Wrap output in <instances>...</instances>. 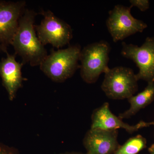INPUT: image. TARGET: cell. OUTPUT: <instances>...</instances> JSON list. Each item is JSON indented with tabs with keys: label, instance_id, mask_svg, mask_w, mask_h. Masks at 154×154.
<instances>
[{
	"label": "cell",
	"instance_id": "1",
	"mask_svg": "<svg viewBox=\"0 0 154 154\" xmlns=\"http://www.w3.org/2000/svg\"><path fill=\"white\" fill-rule=\"evenodd\" d=\"M34 11L25 9L19 19V26L12 45L15 54L22 57V63H28L32 66H40L47 57L46 49L36 35Z\"/></svg>",
	"mask_w": 154,
	"mask_h": 154
},
{
	"label": "cell",
	"instance_id": "2",
	"mask_svg": "<svg viewBox=\"0 0 154 154\" xmlns=\"http://www.w3.org/2000/svg\"><path fill=\"white\" fill-rule=\"evenodd\" d=\"M81 48L80 45L69 46L64 49L52 50L41 64L40 69L53 81L61 83L72 76L80 68Z\"/></svg>",
	"mask_w": 154,
	"mask_h": 154
},
{
	"label": "cell",
	"instance_id": "3",
	"mask_svg": "<svg viewBox=\"0 0 154 154\" xmlns=\"http://www.w3.org/2000/svg\"><path fill=\"white\" fill-rule=\"evenodd\" d=\"M110 51L107 42L100 41L88 45L80 53V74L84 82L91 84L97 82L102 73L109 69L108 63Z\"/></svg>",
	"mask_w": 154,
	"mask_h": 154
},
{
	"label": "cell",
	"instance_id": "4",
	"mask_svg": "<svg viewBox=\"0 0 154 154\" xmlns=\"http://www.w3.org/2000/svg\"><path fill=\"white\" fill-rule=\"evenodd\" d=\"M105 74L101 88L109 99H128L137 92L138 81L132 69L115 67L109 69Z\"/></svg>",
	"mask_w": 154,
	"mask_h": 154
},
{
	"label": "cell",
	"instance_id": "5",
	"mask_svg": "<svg viewBox=\"0 0 154 154\" xmlns=\"http://www.w3.org/2000/svg\"><path fill=\"white\" fill-rule=\"evenodd\" d=\"M132 7L116 5L109 12L106 26L113 40L117 42L138 32H142L147 27L146 23L136 19L131 13Z\"/></svg>",
	"mask_w": 154,
	"mask_h": 154
},
{
	"label": "cell",
	"instance_id": "6",
	"mask_svg": "<svg viewBox=\"0 0 154 154\" xmlns=\"http://www.w3.org/2000/svg\"><path fill=\"white\" fill-rule=\"evenodd\" d=\"M40 25H35L37 36L43 45L50 44L59 48L68 44L72 38V30L69 24L56 17L50 11H43Z\"/></svg>",
	"mask_w": 154,
	"mask_h": 154
},
{
	"label": "cell",
	"instance_id": "7",
	"mask_svg": "<svg viewBox=\"0 0 154 154\" xmlns=\"http://www.w3.org/2000/svg\"><path fill=\"white\" fill-rule=\"evenodd\" d=\"M122 55L133 61L138 67L139 71L136 74L138 81L154 82V37H147L140 47L125 42H122Z\"/></svg>",
	"mask_w": 154,
	"mask_h": 154
},
{
	"label": "cell",
	"instance_id": "8",
	"mask_svg": "<svg viewBox=\"0 0 154 154\" xmlns=\"http://www.w3.org/2000/svg\"><path fill=\"white\" fill-rule=\"evenodd\" d=\"M25 7V1L0 2V49L5 52L12 44Z\"/></svg>",
	"mask_w": 154,
	"mask_h": 154
},
{
	"label": "cell",
	"instance_id": "9",
	"mask_svg": "<svg viewBox=\"0 0 154 154\" xmlns=\"http://www.w3.org/2000/svg\"><path fill=\"white\" fill-rule=\"evenodd\" d=\"M91 128L107 130H116L121 128L131 134L144 128L154 125L153 121L146 122L140 121L134 125L125 123L122 119L112 113L109 104L107 102H105L102 106L94 110L91 116Z\"/></svg>",
	"mask_w": 154,
	"mask_h": 154
},
{
	"label": "cell",
	"instance_id": "10",
	"mask_svg": "<svg viewBox=\"0 0 154 154\" xmlns=\"http://www.w3.org/2000/svg\"><path fill=\"white\" fill-rule=\"evenodd\" d=\"M118 130L91 128L86 133L83 145L87 154H113L120 145Z\"/></svg>",
	"mask_w": 154,
	"mask_h": 154
},
{
	"label": "cell",
	"instance_id": "11",
	"mask_svg": "<svg viewBox=\"0 0 154 154\" xmlns=\"http://www.w3.org/2000/svg\"><path fill=\"white\" fill-rule=\"evenodd\" d=\"M7 57L0 62V76L3 85L6 88L10 100H14L23 81L21 69L23 64L16 60V54L11 55L6 52Z\"/></svg>",
	"mask_w": 154,
	"mask_h": 154
},
{
	"label": "cell",
	"instance_id": "12",
	"mask_svg": "<svg viewBox=\"0 0 154 154\" xmlns=\"http://www.w3.org/2000/svg\"><path fill=\"white\" fill-rule=\"evenodd\" d=\"M128 100L130 106L128 110L119 114V117L122 119L131 118L153 102L154 82L148 83L143 91L136 96L129 97Z\"/></svg>",
	"mask_w": 154,
	"mask_h": 154
},
{
	"label": "cell",
	"instance_id": "13",
	"mask_svg": "<svg viewBox=\"0 0 154 154\" xmlns=\"http://www.w3.org/2000/svg\"><path fill=\"white\" fill-rule=\"evenodd\" d=\"M146 139L140 134L132 137L120 145L113 154H138L146 147Z\"/></svg>",
	"mask_w": 154,
	"mask_h": 154
},
{
	"label": "cell",
	"instance_id": "14",
	"mask_svg": "<svg viewBox=\"0 0 154 154\" xmlns=\"http://www.w3.org/2000/svg\"><path fill=\"white\" fill-rule=\"evenodd\" d=\"M131 7H137L141 11L144 12L149 8V2L148 0H131Z\"/></svg>",
	"mask_w": 154,
	"mask_h": 154
},
{
	"label": "cell",
	"instance_id": "15",
	"mask_svg": "<svg viewBox=\"0 0 154 154\" xmlns=\"http://www.w3.org/2000/svg\"><path fill=\"white\" fill-rule=\"evenodd\" d=\"M0 154H19L17 152L13 149L5 146H0Z\"/></svg>",
	"mask_w": 154,
	"mask_h": 154
},
{
	"label": "cell",
	"instance_id": "16",
	"mask_svg": "<svg viewBox=\"0 0 154 154\" xmlns=\"http://www.w3.org/2000/svg\"><path fill=\"white\" fill-rule=\"evenodd\" d=\"M148 151L149 154H154V143L149 148Z\"/></svg>",
	"mask_w": 154,
	"mask_h": 154
},
{
	"label": "cell",
	"instance_id": "17",
	"mask_svg": "<svg viewBox=\"0 0 154 154\" xmlns=\"http://www.w3.org/2000/svg\"><path fill=\"white\" fill-rule=\"evenodd\" d=\"M60 154H87L84 153L79 152H66L62 153Z\"/></svg>",
	"mask_w": 154,
	"mask_h": 154
},
{
	"label": "cell",
	"instance_id": "18",
	"mask_svg": "<svg viewBox=\"0 0 154 154\" xmlns=\"http://www.w3.org/2000/svg\"><path fill=\"white\" fill-rule=\"evenodd\" d=\"M153 122H154V120Z\"/></svg>",
	"mask_w": 154,
	"mask_h": 154
}]
</instances>
